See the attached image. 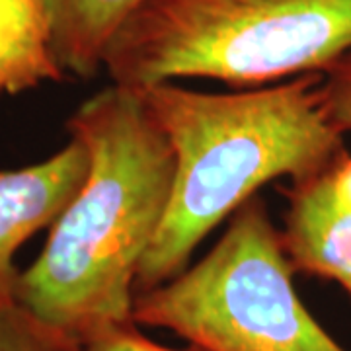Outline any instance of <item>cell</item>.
<instances>
[{
    "label": "cell",
    "instance_id": "cell-2",
    "mask_svg": "<svg viewBox=\"0 0 351 351\" xmlns=\"http://www.w3.org/2000/svg\"><path fill=\"white\" fill-rule=\"evenodd\" d=\"M324 75L211 94L176 82L135 88L174 152L164 221L141 263L137 295L180 276L215 226L287 176L299 180L346 149L320 100Z\"/></svg>",
    "mask_w": 351,
    "mask_h": 351
},
{
    "label": "cell",
    "instance_id": "cell-8",
    "mask_svg": "<svg viewBox=\"0 0 351 351\" xmlns=\"http://www.w3.org/2000/svg\"><path fill=\"white\" fill-rule=\"evenodd\" d=\"M43 0H0V98L64 78Z\"/></svg>",
    "mask_w": 351,
    "mask_h": 351
},
{
    "label": "cell",
    "instance_id": "cell-3",
    "mask_svg": "<svg viewBox=\"0 0 351 351\" xmlns=\"http://www.w3.org/2000/svg\"><path fill=\"white\" fill-rule=\"evenodd\" d=\"M351 55V0H145L106 51L112 84L209 78L246 90Z\"/></svg>",
    "mask_w": 351,
    "mask_h": 351
},
{
    "label": "cell",
    "instance_id": "cell-7",
    "mask_svg": "<svg viewBox=\"0 0 351 351\" xmlns=\"http://www.w3.org/2000/svg\"><path fill=\"white\" fill-rule=\"evenodd\" d=\"M51 49L64 75L94 78L125 20L145 0H43Z\"/></svg>",
    "mask_w": 351,
    "mask_h": 351
},
{
    "label": "cell",
    "instance_id": "cell-12",
    "mask_svg": "<svg viewBox=\"0 0 351 351\" xmlns=\"http://www.w3.org/2000/svg\"><path fill=\"white\" fill-rule=\"evenodd\" d=\"M348 293H350V297H351V287H350V289H348Z\"/></svg>",
    "mask_w": 351,
    "mask_h": 351
},
{
    "label": "cell",
    "instance_id": "cell-1",
    "mask_svg": "<svg viewBox=\"0 0 351 351\" xmlns=\"http://www.w3.org/2000/svg\"><path fill=\"white\" fill-rule=\"evenodd\" d=\"M90 152L86 180L20 274L16 302L78 348L133 318L141 263L174 186V152L135 88L110 84L66 121Z\"/></svg>",
    "mask_w": 351,
    "mask_h": 351
},
{
    "label": "cell",
    "instance_id": "cell-4",
    "mask_svg": "<svg viewBox=\"0 0 351 351\" xmlns=\"http://www.w3.org/2000/svg\"><path fill=\"white\" fill-rule=\"evenodd\" d=\"M293 274L281 230L252 197L203 260L138 293L133 318L201 351H348L306 311Z\"/></svg>",
    "mask_w": 351,
    "mask_h": 351
},
{
    "label": "cell",
    "instance_id": "cell-10",
    "mask_svg": "<svg viewBox=\"0 0 351 351\" xmlns=\"http://www.w3.org/2000/svg\"><path fill=\"white\" fill-rule=\"evenodd\" d=\"M320 100L332 125L341 135L351 133V55L324 75Z\"/></svg>",
    "mask_w": 351,
    "mask_h": 351
},
{
    "label": "cell",
    "instance_id": "cell-9",
    "mask_svg": "<svg viewBox=\"0 0 351 351\" xmlns=\"http://www.w3.org/2000/svg\"><path fill=\"white\" fill-rule=\"evenodd\" d=\"M18 302L0 304V351H75Z\"/></svg>",
    "mask_w": 351,
    "mask_h": 351
},
{
    "label": "cell",
    "instance_id": "cell-5",
    "mask_svg": "<svg viewBox=\"0 0 351 351\" xmlns=\"http://www.w3.org/2000/svg\"><path fill=\"white\" fill-rule=\"evenodd\" d=\"M281 242L295 274L351 287V154L346 149L285 191Z\"/></svg>",
    "mask_w": 351,
    "mask_h": 351
},
{
    "label": "cell",
    "instance_id": "cell-11",
    "mask_svg": "<svg viewBox=\"0 0 351 351\" xmlns=\"http://www.w3.org/2000/svg\"><path fill=\"white\" fill-rule=\"evenodd\" d=\"M75 351H180L164 348L160 343H154L135 330V324L113 328L110 332H104L96 338L88 339L86 343L78 346ZM186 351H201L197 348Z\"/></svg>",
    "mask_w": 351,
    "mask_h": 351
},
{
    "label": "cell",
    "instance_id": "cell-6",
    "mask_svg": "<svg viewBox=\"0 0 351 351\" xmlns=\"http://www.w3.org/2000/svg\"><path fill=\"white\" fill-rule=\"evenodd\" d=\"M90 152L71 137L47 160L0 172V304L16 302L20 269L16 254L43 228H51L86 180Z\"/></svg>",
    "mask_w": 351,
    "mask_h": 351
}]
</instances>
